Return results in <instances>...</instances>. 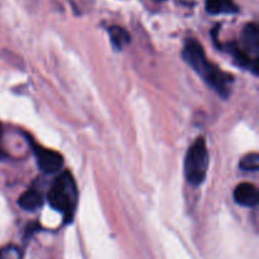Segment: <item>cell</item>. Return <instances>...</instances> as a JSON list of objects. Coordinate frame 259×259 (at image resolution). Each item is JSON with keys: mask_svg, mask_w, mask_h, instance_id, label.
Returning a JSON list of instances; mask_svg holds the SVG:
<instances>
[{"mask_svg": "<svg viewBox=\"0 0 259 259\" xmlns=\"http://www.w3.org/2000/svg\"><path fill=\"white\" fill-rule=\"evenodd\" d=\"M0 134H2V128H0Z\"/></svg>", "mask_w": 259, "mask_h": 259, "instance_id": "7c38bea8", "label": "cell"}, {"mask_svg": "<svg viewBox=\"0 0 259 259\" xmlns=\"http://www.w3.org/2000/svg\"><path fill=\"white\" fill-rule=\"evenodd\" d=\"M240 168L247 172H257L259 169V154L249 153L240 161Z\"/></svg>", "mask_w": 259, "mask_h": 259, "instance_id": "30bf717a", "label": "cell"}, {"mask_svg": "<svg viewBox=\"0 0 259 259\" xmlns=\"http://www.w3.org/2000/svg\"><path fill=\"white\" fill-rule=\"evenodd\" d=\"M234 200L242 206H255L259 201L258 189L252 184H240L234 190Z\"/></svg>", "mask_w": 259, "mask_h": 259, "instance_id": "5b68a950", "label": "cell"}, {"mask_svg": "<svg viewBox=\"0 0 259 259\" xmlns=\"http://www.w3.org/2000/svg\"><path fill=\"white\" fill-rule=\"evenodd\" d=\"M18 202H19V206L22 209L27 210V211H33V210H37L38 207L42 206L43 196L38 190L29 189L24 194H22Z\"/></svg>", "mask_w": 259, "mask_h": 259, "instance_id": "52a82bcc", "label": "cell"}, {"mask_svg": "<svg viewBox=\"0 0 259 259\" xmlns=\"http://www.w3.org/2000/svg\"><path fill=\"white\" fill-rule=\"evenodd\" d=\"M206 10L210 14H234L238 7L233 0H206Z\"/></svg>", "mask_w": 259, "mask_h": 259, "instance_id": "ba28073f", "label": "cell"}, {"mask_svg": "<svg viewBox=\"0 0 259 259\" xmlns=\"http://www.w3.org/2000/svg\"><path fill=\"white\" fill-rule=\"evenodd\" d=\"M109 35H110L111 43H113L116 50H121L123 47H125L129 43V39H131L129 33L123 28L116 27V25L109 28Z\"/></svg>", "mask_w": 259, "mask_h": 259, "instance_id": "9c48e42d", "label": "cell"}, {"mask_svg": "<svg viewBox=\"0 0 259 259\" xmlns=\"http://www.w3.org/2000/svg\"><path fill=\"white\" fill-rule=\"evenodd\" d=\"M33 149L37 157L38 166L46 174H55L63 166V158L58 152L46 149L38 144H33Z\"/></svg>", "mask_w": 259, "mask_h": 259, "instance_id": "277c9868", "label": "cell"}, {"mask_svg": "<svg viewBox=\"0 0 259 259\" xmlns=\"http://www.w3.org/2000/svg\"><path fill=\"white\" fill-rule=\"evenodd\" d=\"M0 259H23V255L19 248L9 245L0 249Z\"/></svg>", "mask_w": 259, "mask_h": 259, "instance_id": "8fae6325", "label": "cell"}, {"mask_svg": "<svg viewBox=\"0 0 259 259\" xmlns=\"http://www.w3.org/2000/svg\"><path fill=\"white\" fill-rule=\"evenodd\" d=\"M184 58L197 75L214 89L220 96L228 98L230 94V85L233 82V76L220 70L218 66L210 62L206 58L204 48L195 39H189L184 48Z\"/></svg>", "mask_w": 259, "mask_h": 259, "instance_id": "6da1fadb", "label": "cell"}, {"mask_svg": "<svg viewBox=\"0 0 259 259\" xmlns=\"http://www.w3.org/2000/svg\"><path fill=\"white\" fill-rule=\"evenodd\" d=\"M51 206L66 217L72 215L77 204V187L71 172L65 171L55 180L48 192Z\"/></svg>", "mask_w": 259, "mask_h": 259, "instance_id": "7a4b0ae2", "label": "cell"}, {"mask_svg": "<svg viewBox=\"0 0 259 259\" xmlns=\"http://www.w3.org/2000/svg\"><path fill=\"white\" fill-rule=\"evenodd\" d=\"M243 45H244L243 51L245 53L252 52L257 57L259 51V29L257 24L249 23L245 25L244 30H243Z\"/></svg>", "mask_w": 259, "mask_h": 259, "instance_id": "8992f818", "label": "cell"}, {"mask_svg": "<svg viewBox=\"0 0 259 259\" xmlns=\"http://www.w3.org/2000/svg\"><path fill=\"white\" fill-rule=\"evenodd\" d=\"M209 168V152L202 137L189 148L185 158V176L189 184L199 186L204 182Z\"/></svg>", "mask_w": 259, "mask_h": 259, "instance_id": "3957f363", "label": "cell"}]
</instances>
